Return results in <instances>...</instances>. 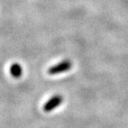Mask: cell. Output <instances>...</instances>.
Segmentation results:
<instances>
[{
    "label": "cell",
    "mask_w": 128,
    "mask_h": 128,
    "mask_svg": "<svg viewBox=\"0 0 128 128\" xmlns=\"http://www.w3.org/2000/svg\"><path fill=\"white\" fill-rule=\"evenodd\" d=\"M10 74L12 78H19L22 74V68L18 63H14L10 66Z\"/></svg>",
    "instance_id": "3"
},
{
    "label": "cell",
    "mask_w": 128,
    "mask_h": 128,
    "mask_svg": "<svg viewBox=\"0 0 128 128\" xmlns=\"http://www.w3.org/2000/svg\"><path fill=\"white\" fill-rule=\"evenodd\" d=\"M72 66L71 61L69 60H64L62 62L56 64L54 66H52L48 68V73L49 75H57V74L63 73L65 72L69 71Z\"/></svg>",
    "instance_id": "1"
},
{
    "label": "cell",
    "mask_w": 128,
    "mask_h": 128,
    "mask_svg": "<svg viewBox=\"0 0 128 128\" xmlns=\"http://www.w3.org/2000/svg\"><path fill=\"white\" fill-rule=\"evenodd\" d=\"M63 101V98L60 95H55L52 96L43 106V111L45 112H50L59 106Z\"/></svg>",
    "instance_id": "2"
}]
</instances>
